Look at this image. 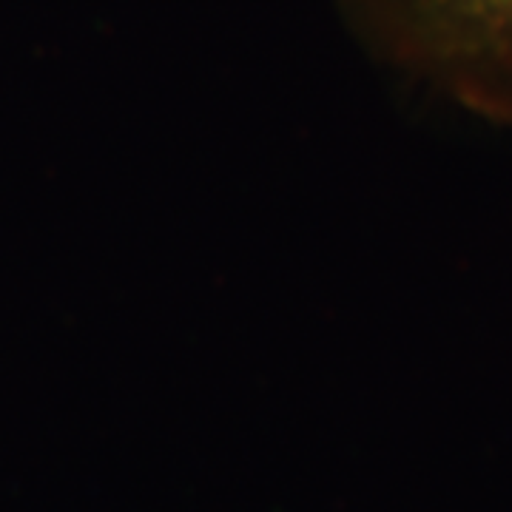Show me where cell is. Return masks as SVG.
I'll list each match as a JSON object with an SVG mask.
<instances>
[{"mask_svg": "<svg viewBox=\"0 0 512 512\" xmlns=\"http://www.w3.org/2000/svg\"><path fill=\"white\" fill-rule=\"evenodd\" d=\"M382 63L456 106L512 126V0H336Z\"/></svg>", "mask_w": 512, "mask_h": 512, "instance_id": "obj_1", "label": "cell"}]
</instances>
